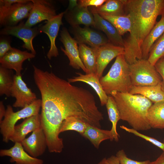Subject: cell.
Returning a JSON list of instances; mask_svg holds the SVG:
<instances>
[{
  "mask_svg": "<svg viewBox=\"0 0 164 164\" xmlns=\"http://www.w3.org/2000/svg\"><path fill=\"white\" fill-rule=\"evenodd\" d=\"M33 67L35 82L41 95V121L48 148L57 149L63 145L59 130L63 121L69 117H77L101 128L103 115L89 91L73 85L52 72Z\"/></svg>",
  "mask_w": 164,
  "mask_h": 164,
  "instance_id": "1",
  "label": "cell"
},
{
  "mask_svg": "<svg viewBox=\"0 0 164 164\" xmlns=\"http://www.w3.org/2000/svg\"><path fill=\"white\" fill-rule=\"evenodd\" d=\"M125 14L130 16L132 27L125 40L124 56L129 64L142 59L143 43L156 24L157 17L164 15V0H124Z\"/></svg>",
  "mask_w": 164,
  "mask_h": 164,
  "instance_id": "2",
  "label": "cell"
},
{
  "mask_svg": "<svg viewBox=\"0 0 164 164\" xmlns=\"http://www.w3.org/2000/svg\"><path fill=\"white\" fill-rule=\"evenodd\" d=\"M110 95L116 103L121 120L138 131L151 128L147 119L148 110L152 104L150 100L142 95L129 93L113 91Z\"/></svg>",
  "mask_w": 164,
  "mask_h": 164,
  "instance_id": "3",
  "label": "cell"
},
{
  "mask_svg": "<svg viewBox=\"0 0 164 164\" xmlns=\"http://www.w3.org/2000/svg\"><path fill=\"white\" fill-rule=\"evenodd\" d=\"M100 83L107 95L116 91L129 93L133 87L130 75L129 64L124 55L117 56L107 73L100 79Z\"/></svg>",
  "mask_w": 164,
  "mask_h": 164,
  "instance_id": "4",
  "label": "cell"
},
{
  "mask_svg": "<svg viewBox=\"0 0 164 164\" xmlns=\"http://www.w3.org/2000/svg\"><path fill=\"white\" fill-rule=\"evenodd\" d=\"M41 106V100L40 99H36L30 104L15 112L12 106L8 105L4 118L0 122V132L3 141L8 143L10 140L15 124L19 120L39 114Z\"/></svg>",
  "mask_w": 164,
  "mask_h": 164,
  "instance_id": "5",
  "label": "cell"
},
{
  "mask_svg": "<svg viewBox=\"0 0 164 164\" xmlns=\"http://www.w3.org/2000/svg\"><path fill=\"white\" fill-rule=\"evenodd\" d=\"M130 75L134 86H153L160 83L162 78L154 66L147 60L141 59L129 64Z\"/></svg>",
  "mask_w": 164,
  "mask_h": 164,
  "instance_id": "6",
  "label": "cell"
},
{
  "mask_svg": "<svg viewBox=\"0 0 164 164\" xmlns=\"http://www.w3.org/2000/svg\"><path fill=\"white\" fill-rule=\"evenodd\" d=\"M33 6L31 0L26 3H15L7 6H0V24L4 27L17 25L28 18Z\"/></svg>",
  "mask_w": 164,
  "mask_h": 164,
  "instance_id": "7",
  "label": "cell"
},
{
  "mask_svg": "<svg viewBox=\"0 0 164 164\" xmlns=\"http://www.w3.org/2000/svg\"><path fill=\"white\" fill-rule=\"evenodd\" d=\"M40 33L39 28L28 27L23 21L15 26L4 27L0 31L1 35H12L22 40L24 43L22 47L35 55L36 51L32 41L34 38Z\"/></svg>",
  "mask_w": 164,
  "mask_h": 164,
  "instance_id": "8",
  "label": "cell"
},
{
  "mask_svg": "<svg viewBox=\"0 0 164 164\" xmlns=\"http://www.w3.org/2000/svg\"><path fill=\"white\" fill-rule=\"evenodd\" d=\"M60 39L65 48L64 49L61 47V50L67 56L69 65L76 69H82L86 74L89 73L80 58L77 42L71 36L65 27L60 31Z\"/></svg>",
  "mask_w": 164,
  "mask_h": 164,
  "instance_id": "9",
  "label": "cell"
},
{
  "mask_svg": "<svg viewBox=\"0 0 164 164\" xmlns=\"http://www.w3.org/2000/svg\"><path fill=\"white\" fill-rule=\"evenodd\" d=\"M33 6L25 24L29 27L45 20L49 21L57 15L52 2L47 0H31Z\"/></svg>",
  "mask_w": 164,
  "mask_h": 164,
  "instance_id": "10",
  "label": "cell"
},
{
  "mask_svg": "<svg viewBox=\"0 0 164 164\" xmlns=\"http://www.w3.org/2000/svg\"><path fill=\"white\" fill-rule=\"evenodd\" d=\"M70 30L78 44H87L92 48H96L109 42L103 34L89 27L71 26Z\"/></svg>",
  "mask_w": 164,
  "mask_h": 164,
  "instance_id": "11",
  "label": "cell"
},
{
  "mask_svg": "<svg viewBox=\"0 0 164 164\" xmlns=\"http://www.w3.org/2000/svg\"><path fill=\"white\" fill-rule=\"evenodd\" d=\"M11 96L15 98L13 104L15 108H24L32 103L37 99L36 94L27 86L22 75L15 74L11 91Z\"/></svg>",
  "mask_w": 164,
  "mask_h": 164,
  "instance_id": "12",
  "label": "cell"
},
{
  "mask_svg": "<svg viewBox=\"0 0 164 164\" xmlns=\"http://www.w3.org/2000/svg\"><path fill=\"white\" fill-rule=\"evenodd\" d=\"M96 49V74L100 79L108 64L114 58L125 54L124 47L116 46L110 42Z\"/></svg>",
  "mask_w": 164,
  "mask_h": 164,
  "instance_id": "13",
  "label": "cell"
},
{
  "mask_svg": "<svg viewBox=\"0 0 164 164\" xmlns=\"http://www.w3.org/2000/svg\"><path fill=\"white\" fill-rule=\"evenodd\" d=\"M35 56V55L31 53L12 47L0 58V66L7 69L14 70L16 75H21L23 62Z\"/></svg>",
  "mask_w": 164,
  "mask_h": 164,
  "instance_id": "14",
  "label": "cell"
},
{
  "mask_svg": "<svg viewBox=\"0 0 164 164\" xmlns=\"http://www.w3.org/2000/svg\"><path fill=\"white\" fill-rule=\"evenodd\" d=\"M21 143L24 150L34 158L42 155L47 147L46 137L42 128L32 132L30 136L26 138Z\"/></svg>",
  "mask_w": 164,
  "mask_h": 164,
  "instance_id": "15",
  "label": "cell"
},
{
  "mask_svg": "<svg viewBox=\"0 0 164 164\" xmlns=\"http://www.w3.org/2000/svg\"><path fill=\"white\" fill-rule=\"evenodd\" d=\"M64 14V12L57 15L51 20L47 21L44 25L39 28L40 32L46 34L49 39L50 47L47 56L50 60L53 57H57L59 55L55 41L60 27L63 24L62 20Z\"/></svg>",
  "mask_w": 164,
  "mask_h": 164,
  "instance_id": "16",
  "label": "cell"
},
{
  "mask_svg": "<svg viewBox=\"0 0 164 164\" xmlns=\"http://www.w3.org/2000/svg\"><path fill=\"white\" fill-rule=\"evenodd\" d=\"M64 15L71 26H79L80 24L87 27L94 26V16L88 7H81L77 4L64 11Z\"/></svg>",
  "mask_w": 164,
  "mask_h": 164,
  "instance_id": "17",
  "label": "cell"
},
{
  "mask_svg": "<svg viewBox=\"0 0 164 164\" xmlns=\"http://www.w3.org/2000/svg\"><path fill=\"white\" fill-rule=\"evenodd\" d=\"M0 156L10 157V162L15 164H44L42 159L33 157L28 154L20 142L15 143L14 146L9 149L1 150Z\"/></svg>",
  "mask_w": 164,
  "mask_h": 164,
  "instance_id": "18",
  "label": "cell"
},
{
  "mask_svg": "<svg viewBox=\"0 0 164 164\" xmlns=\"http://www.w3.org/2000/svg\"><path fill=\"white\" fill-rule=\"evenodd\" d=\"M41 128L39 114L27 118L21 124L15 126L9 140L14 143H21L27 134Z\"/></svg>",
  "mask_w": 164,
  "mask_h": 164,
  "instance_id": "19",
  "label": "cell"
},
{
  "mask_svg": "<svg viewBox=\"0 0 164 164\" xmlns=\"http://www.w3.org/2000/svg\"><path fill=\"white\" fill-rule=\"evenodd\" d=\"M92 14L94 19V27L103 32L106 35L110 43L116 46L124 47L125 40L115 27L110 22L98 14Z\"/></svg>",
  "mask_w": 164,
  "mask_h": 164,
  "instance_id": "20",
  "label": "cell"
},
{
  "mask_svg": "<svg viewBox=\"0 0 164 164\" xmlns=\"http://www.w3.org/2000/svg\"><path fill=\"white\" fill-rule=\"evenodd\" d=\"M77 76L68 79V81L70 83L81 82L91 86L98 95L102 106L106 105L108 96L103 90L100 83V79L95 73H91L85 74L80 73H76Z\"/></svg>",
  "mask_w": 164,
  "mask_h": 164,
  "instance_id": "21",
  "label": "cell"
},
{
  "mask_svg": "<svg viewBox=\"0 0 164 164\" xmlns=\"http://www.w3.org/2000/svg\"><path fill=\"white\" fill-rule=\"evenodd\" d=\"M92 13L119 16L125 15L124 0H107L102 5L98 7H90Z\"/></svg>",
  "mask_w": 164,
  "mask_h": 164,
  "instance_id": "22",
  "label": "cell"
},
{
  "mask_svg": "<svg viewBox=\"0 0 164 164\" xmlns=\"http://www.w3.org/2000/svg\"><path fill=\"white\" fill-rule=\"evenodd\" d=\"M129 93L142 95L153 103L164 101V91L162 89L161 82L153 86H133Z\"/></svg>",
  "mask_w": 164,
  "mask_h": 164,
  "instance_id": "23",
  "label": "cell"
},
{
  "mask_svg": "<svg viewBox=\"0 0 164 164\" xmlns=\"http://www.w3.org/2000/svg\"><path fill=\"white\" fill-rule=\"evenodd\" d=\"M164 33V15L156 23L143 43L141 49L142 59L147 60L152 46Z\"/></svg>",
  "mask_w": 164,
  "mask_h": 164,
  "instance_id": "24",
  "label": "cell"
},
{
  "mask_svg": "<svg viewBox=\"0 0 164 164\" xmlns=\"http://www.w3.org/2000/svg\"><path fill=\"white\" fill-rule=\"evenodd\" d=\"M89 140L95 148L98 149L101 143L106 140H114L111 130L100 128L87 124L84 133L81 135Z\"/></svg>",
  "mask_w": 164,
  "mask_h": 164,
  "instance_id": "25",
  "label": "cell"
},
{
  "mask_svg": "<svg viewBox=\"0 0 164 164\" xmlns=\"http://www.w3.org/2000/svg\"><path fill=\"white\" fill-rule=\"evenodd\" d=\"M148 123L155 129H164V101L153 103L147 114Z\"/></svg>",
  "mask_w": 164,
  "mask_h": 164,
  "instance_id": "26",
  "label": "cell"
},
{
  "mask_svg": "<svg viewBox=\"0 0 164 164\" xmlns=\"http://www.w3.org/2000/svg\"><path fill=\"white\" fill-rule=\"evenodd\" d=\"M80 58L89 73H96V49L90 47L86 44H78Z\"/></svg>",
  "mask_w": 164,
  "mask_h": 164,
  "instance_id": "27",
  "label": "cell"
},
{
  "mask_svg": "<svg viewBox=\"0 0 164 164\" xmlns=\"http://www.w3.org/2000/svg\"><path fill=\"white\" fill-rule=\"evenodd\" d=\"M106 106L109 119L112 124L110 130L112 137L115 141H118L120 136L117 132V125L118 121L121 119L120 114L114 99L110 95L108 96Z\"/></svg>",
  "mask_w": 164,
  "mask_h": 164,
  "instance_id": "28",
  "label": "cell"
},
{
  "mask_svg": "<svg viewBox=\"0 0 164 164\" xmlns=\"http://www.w3.org/2000/svg\"><path fill=\"white\" fill-rule=\"evenodd\" d=\"M102 18L110 22L121 36L128 32H130L132 22L129 15L126 14L119 16L100 15Z\"/></svg>",
  "mask_w": 164,
  "mask_h": 164,
  "instance_id": "29",
  "label": "cell"
},
{
  "mask_svg": "<svg viewBox=\"0 0 164 164\" xmlns=\"http://www.w3.org/2000/svg\"><path fill=\"white\" fill-rule=\"evenodd\" d=\"M15 74L12 70L0 66V95L11 96Z\"/></svg>",
  "mask_w": 164,
  "mask_h": 164,
  "instance_id": "30",
  "label": "cell"
},
{
  "mask_svg": "<svg viewBox=\"0 0 164 164\" xmlns=\"http://www.w3.org/2000/svg\"><path fill=\"white\" fill-rule=\"evenodd\" d=\"M88 124L77 117H70L62 122L60 128L59 133L72 130L76 131L81 135L85 130Z\"/></svg>",
  "mask_w": 164,
  "mask_h": 164,
  "instance_id": "31",
  "label": "cell"
},
{
  "mask_svg": "<svg viewBox=\"0 0 164 164\" xmlns=\"http://www.w3.org/2000/svg\"><path fill=\"white\" fill-rule=\"evenodd\" d=\"M164 57V33L155 41L152 46L147 60L154 66L161 58Z\"/></svg>",
  "mask_w": 164,
  "mask_h": 164,
  "instance_id": "32",
  "label": "cell"
},
{
  "mask_svg": "<svg viewBox=\"0 0 164 164\" xmlns=\"http://www.w3.org/2000/svg\"><path fill=\"white\" fill-rule=\"evenodd\" d=\"M120 127L125 131L133 134L135 136L142 138L151 143L164 151V143L161 142L155 138L142 134L138 131L132 128H128L124 125H121Z\"/></svg>",
  "mask_w": 164,
  "mask_h": 164,
  "instance_id": "33",
  "label": "cell"
},
{
  "mask_svg": "<svg viewBox=\"0 0 164 164\" xmlns=\"http://www.w3.org/2000/svg\"><path fill=\"white\" fill-rule=\"evenodd\" d=\"M116 156L121 164H148L150 162L149 160L139 161L132 159L127 156L123 149L119 150L117 152Z\"/></svg>",
  "mask_w": 164,
  "mask_h": 164,
  "instance_id": "34",
  "label": "cell"
},
{
  "mask_svg": "<svg viewBox=\"0 0 164 164\" xmlns=\"http://www.w3.org/2000/svg\"><path fill=\"white\" fill-rule=\"evenodd\" d=\"M107 0H80L77 2V5L81 7H98L104 4Z\"/></svg>",
  "mask_w": 164,
  "mask_h": 164,
  "instance_id": "35",
  "label": "cell"
},
{
  "mask_svg": "<svg viewBox=\"0 0 164 164\" xmlns=\"http://www.w3.org/2000/svg\"><path fill=\"white\" fill-rule=\"evenodd\" d=\"M154 66L162 78L161 84L162 89L164 91V57L160 59Z\"/></svg>",
  "mask_w": 164,
  "mask_h": 164,
  "instance_id": "36",
  "label": "cell"
},
{
  "mask_svg": "<svg viewBox=\"0 0 164 164\" xmlns=\"http://www.w3.org/2000/svg\"><path fill=\"white\" fill-rule=\"evenodd\" d=\"M12 48L10 45V42L9 40L5 38H1L0 40V58L3 57Z\"/></svg>",
  "mask_w": 164,
  "mask_h": 164,
  "instance_id": "37",
  "label": "cell"
},
{
  "mask_svg": "<svg viewBox=\"0 0 164 164\" xmlns=\"http://www.w3.org/2000/svg\"><path fill=\"white\" fill-rule=\"evenodd\" d=\"M30 0H0V6H7L15 3H25Z\"/></svg>",
  "mask_w": 164,
  "mask_h": 164,
  "instance_id": "38",
  "label": "cell"
},
{
  "mask_svg": "<svg viewBox=\"0 0 164 164\" xmlns=\"http://www.w3.org/2000/svg\"><path fill=\"white\" fill-rule=\"evenodd\" d=\"M107 164H121L116 155H112L107 159Z\"/></svg>",
  "mask_w": 164,
  "mask_h": 164,
  "instance_id": "39",
  "label": "cell"
},
{
  "mask_svg": "<svg viewBox=\"0 0 164 164\" xmlns=\"http://www.w3.org/2000/svg\"><path fill=\"white\" fill-rule=\"evenodd\" d=\"M148 164H164V151L155 160L150 161Z\"/></svg>",
  "mask_w": 164,
  "mask_h": 164,
  "instance_id": "40",
  "label": "cell"
},
{
  "mask_svg": "<svg viewBox=\"0 0 164 164\" xmlns=\"http://www.w3.org/2000/svg\"><path fill=\"white\" fill-rule=\"evenodd\" d=\"M6 110L2 101H0V122L3 120L5 113Z\"/></svg>",
  "mask_w": 164,
  "mask_h": 164,
  "instance_id": "41",
  "label": "cell"
},
{
  "mask_svg": "<svg viewBox=\"0 0 164 164\" xmlns=\"http://www.w3.org/2000/svg\"><path fill=\"white\" fill-rule=\"evenodd\" d=\"M98 164H107V159L106 158H103Z\"/></svg>",
  "mask_w": 164,
  "mask_h": 164,
  "instance_id": "42",
  "label": "cell"
},
{
  "mask_svg": "<svg viewBox=\"0 0 164 164\" xmlns=\"http://www.w3.org/2000/svg\"><path fill=\"white\" fill-rule=\"evenodd\" d=\"M163 142L164 143V139H163Z\"/></svg>",
  "mask_w": 164,
  "mask_h": 164,
  "instance_id": "43",
  "label": "cell"
}]
</instances>
